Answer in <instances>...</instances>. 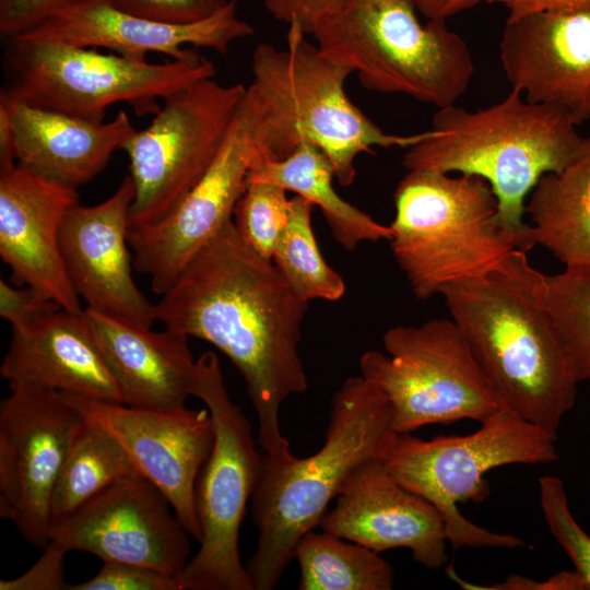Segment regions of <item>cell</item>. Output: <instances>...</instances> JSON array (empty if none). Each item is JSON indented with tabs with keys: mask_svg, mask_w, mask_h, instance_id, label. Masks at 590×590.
<instances>
[{
	"mask_svg": "<svg viewBox=\"0 0 590 590\" xmlns=\"http://www.w3.org/2000/svg\"><path fill=\"white\" fill-rule=\"evenodd\" d=\"M5 42L7 91L93 121H104L106 108L120 102L138 115H155L158 99L215 74L214 64L196 50L185 59L150 63L54 39L20 35Z\"/></svg>",
	"mask_w": 590,
	"mask_h": 590,
	"instance_id": "cell-9",
	"label": "cell"
},
{
	"mask_svg": "<svg viewBox=\"0 0 590 590\" xmlns=\"http://www.w3.org/2000/svg\"><path fill=\"white\" fill-rule=\"evenodd\" d=\"M393 201L388 241L417 299L482 276L520 250L499 219L496 194L480 176L408 170Z\"/></svg>",
	"mask_w": 590,
	"mask_h": 590,
	"instance_id": "cell-6",
	"label": "cell"
},
{
	"mask_svg": "<svg viewBox=\"0 0 590 590\" xmlns=\"http://www.w3.org/2000/svg\"><path fill=\"white\" fill-rule=\"evenodd\" d=\"M543 296L579 382H590V269L544 275Z\"/></svg>",
	"mask_w": 590,
	"mask_h": 590,
	"instance_id": "cell-30",
	"label": "cell"
},
{
	"mask_svg": "<svg viewBox=\"0 0 590 590\" xmlns=\"http://www.w3.org/2000/svg\"><path fill=\"white\" fill-rule=\"evenodd\" d=\"M446 573L451 580L467 590H587L583 580L575 570L560 571L544 581L512 575L500 583L487 587L463 580L452 567H448Z\"/></svg>",
	"mask_w": 590,
	"mask_h": 590,
	"instance_id": "cell-39",
	"label": "cell"
},
{
	"mask_svg": "<svg viewBox=\"0 0 590 590\" xmlns=\"http://www.w3.org/2000/svg\"><path fill=\"white\" fill-rule=\"evenodd\" d=\"M117 9L170 24H190L205 20L232 0H107Z\"/></svg>",
	"mask_w": 590,
	"mask_h": 590,
	"instance_id": "cell-34",
	"label": "cell"
},
{
	"mask_svg": "<svg viewBox=\"0 0 590 590\" xmlns=\"http://www.w3.org/2000/svg\"><path fill=\"white\" fill-rule=\"evenodd\" d=\"M248 86L259 107V153L280 161L303 144L318 148L330 161L339 184L356 176L355 161L374 148H410L425 139L385 132L349 98L344 85L353 70L333 59L306 34L290 26L286 48L259 44Z\"/></svg>",
	"mask_w": 590,
	"mask_h": 590,
	"instance_id": "cell-5",
	"label": "cell"
},
{
	"mask_svg": "<svg viewBox=\"0 0 590 590\" xmlns=\"http://www.w3.org/2000/svg\"><path fill=\"white\" fill-rule=\"evenodd\" d=\"M349 0H263L268 12L278 21L312 35L319 22L342 9Z\"/></svg>",
	"mask_w": 590,
	"mask_h": 590,
	"instance_id": "cell-38",
	"label": "cell"
},
{
	"mask_svg": "<svg viewBox=\"0 0 590 590\" xmlns=\"http://www.w3.org/2000/svg\"><path fill=\"white\" fill-rule=\"evenodd\" d=\"M281 186L247 179L234 211V225L244 243L261 257L272 260L287 224L291 198Z\"/></svg>",
	"mask_w": 590,
	"mask_h": 590,
	"instance_id": "cell-31",
	"label": "cell"
},
{
	"mask_svg": "<svg viewBox=\"0 0 590 590\" xmlns=\"http://www.w3.org/2000/svg\"><path fill=\"white\" fill-rule=\"evenodd\" d=\"M138 477L144 476L122 445L83 417L54 489L51 527L108 488Z\"/></svg>",
	"mask_w": 590,
	"mask_h": 590,
	"instance_id": "cell-27",
	"label": "cell"
},
{
	"mask_svg": "<svg viewBox=\"0 0 590 590\" xmlns=\"http://www.w3.org/2000/svg\"><path fill=\"white\" fill-rule=\"evenodd\" d=\"M37 562L23 575L13 579H2L0 590H69L64 579L63 563L68 553L57 542L50 540Z\"/></svg>",
	"mask_w": 590,
	"mask_h": 590,
	"instance_id": "cell-37",
	"label": "cell"
},
{
	"mask_svg": "<svg viewBox=\"0 0 590 590\" xmlns=\"http://www.w3.org/2000/svg\"><path fill=\"white\" fill-rule=\"evenodd\" d=\"M319 526L379 554L409 548L426 569H439L448 559L441 514L402 485L380 459L365 461L350 473Z\"/></svg>",
	"mask_w": 590,
	"mask_h": 590,
	"instance_id": "cell-19",
	"label": "cell"
},
{
	"mask_svg": "<svg viewBox=\"0 0 590 590\" xmlns=\"http://www.w3.org/2000/svg\"><path fill=\"white\" fill-rule=\"evenodd\" d=\"M84 316L122 403L150 409L185 406L196 367L187 335L165 327L155 332L90 308H84Z\"/></svg>",
	"mask_w": 590,
	"mask_h": 590,
	"instance_id": "cell-24",
	"label": "cell"
},
{
	"mask_svg": "<svg viewBox=\"0 0 590 590\" xmlns=\"http://www.w3.org/2000/svg\"><path fill=\"white\" fill-rule=\"evenodd\" d=\"M69 590H179L177 579L158 570L121 562H103L91 579Z\"/></svg>",
	"mask_w": 590,
	"mask_h": 590,
	"instance_id": "cell-33",
	"label": "cell"
},
{
	"mask_svg": "<svg viewBox=\"0 0 590 590\" xmlns=\"http://www.w3.org/2000/svg\"><path fill=\"white\" fill-rule=\"evenodd\" d=\"M499 59L511 88L528 101L577 125L590 119V7L508 16Z\"/></svg>",
	"mask_w": 590,
	"mask_h": 590,
	"instance_id": "cell-18",
	"label": "cell"
},
{
	"mask_svg": "<svg viewBox=\"0 0 590 590\" xmlns=\"http://www.w3.org/2000/svg\"><path fill=\"white\" fill-rule=\"evenodd\" d=\"M155 304L156 321L215 346L244 379L255 409L258 445L274 460L293 455L281 433L280 410L307 390L298 352L308 302L290 286L272 260L228 222L185 267Z\"/></svg>",
	"mask_w": 590,
	"mask_h": 590,
	"instance_id": "cell-1",
	"label": "cell"
},
{
	"mask_svg": "<svg viewBox=\"0 0 590 590\" xmlns=\"http://www.w3.org/2000/svg\"><path fill=\"white\" fill-rule=\"evenodd\" d=\"M245 93L241 84L201 80L165 97L125 143L135 189L130 226L155 222L181 201L216 156Z\"/></svg>",
	"mask_w": 590,
	"mask_h": 590,
	"instance_id": "cell-12",
	"label": "cell"
},
{
	"mask_svg": "<svg viewBox=\"0 0 590 590\" xmlns=\"http://www.w3.org/2000/svg\"><path fill=\"white\" fill-rule=\"evenodd\" d=\"M253 33V27L238 17L236 0L216 14L190 24L160 22L121 11L107 0H87L21 35L106 48L131 61L146 62L149 52L167 55L172 60L185 59L193 51L186 46L226 54L234 42Z\"/></svg>",
	"mask_w": 590,
	"mask_h": 590,
	"instance_id": "cell-21",
	"label": "cell"
},
{
	"mask_svg": "<svg viewBox=\"0 0 590 590\" xmlns=\"http://www.w3.org/2000/svg\"><path fill=\"white\" fill-rule=\"evenodd\" d=\"M544 273L515 250L488 273L442 292L504 408L556 440L580 384L544 302Z\"/></svg>",
	"mask_w": 590,
	"mask_h": 590,
	"instance_id": "cell-2",
	"label": "cell"
},
{
	"mask_svg": "<svg viewBox=\"0 0 590 590\" xmlns=\"http://www.w3.org/2000/svg\"><path fill=\"white\" fill-rule=\"evenodd\" d=\"M130 175L95 205L73 204L60 228V248L72 287L85 308L151 328L155 304L139 290L131 269L130 209L134 199Z\"/></svg>",
	"mask_w": 590,
	"mask_h": 590,
	"instance_id": "cell-17",
	"label": "cell"
},
{
	"mask_svg": "<svg viewBox=\"0 0 590 590\" xmlns=\"http://www.w3.org/2000/svg\"><path fill=\"white\" fill-rule=\"evenodd\" d=\"M82 420L58 391L11 390L0 403V517L42 548L50 541L54 489Z\"/></svg>",
	"mask_w": 590,
	"mask_h": 590,
	"instance_id": "cell-14",
	"label": "cell"
},
{
	"mask_svg": "<svg viewBox=\"0 0 590 590\" xmlns=\"http://www.w3.org/2000/svg\"><path fill=\"white\" fill-rule=\"evenodd\" d=\"M526 214L534 246L565 267L590 269V134L566 166L541 177Z\"/></svg>",
	"mask_w": 590,
	"mask_h": 590,
	"instance_id": "cell-25",
	"label": "cell"
},
{
	"mask_svg": "<svg viewBox=\"0 0 590 590\" xmlns=\"http://www.w3.org/2000/svg\"><path fill=\"white\" fill-rule=\"evenodd\" d=\"M299 590H390L393 568L379 553L326 531L305 533L293 552Z\"/></svg>",
	"mask_w": 590,
	"mask_h": 590,
	"instance_id": "cell-28",
	"label": "cell"
},
{
	"mask_svg": "<svg viewBox=\"0 0 590 590\" xmlns=\"http://www.w3.org/2000/svg\"><path fill=\"white\" fill-rule=\"evenodd\" d=\"M398 433L385 394L362 375L343 381L331 400L322 447L305 458L261 453L251 495L258 541L246 564L255 590H272L297 541L320 524L350 473L382 458Z\"/></svg>",
	"mask_w": 590,
	"mask_h": 590,
	"instance_id": "cell-3",
	"label": "cell"
},
{
	"mask_svg": "<svg viewBox=\"0 0 590 590\" xmlns=\"http://www.w3.org/2000/svg\"><path fill=\"white\" fill-rule=\"evenodd\" d=\"M191 535L164 494L145 477L115 485L55 522L50 540L102 562L149 567L177 578Z\"/></svg>",
	"mask_w": 590,
	"mask_h": 590,
	"instance_id": "cell-16",
	"label": "cell"
},
{
	"mask_svg": "<svg viewBox=\"0 0 590 590\" xmlns=\"http://www.w3.org/2000/svg\"><path fill=\"white\" fill-rule=\"evenodd\" d=\"M382 344L386 353L361 356L359 370L387 398L398 434L461 420L481 423L500 408L452 319L392 327Z\"/></svg>",
	"mask_w": 590,
	"mask_h": 590,
	"instance_id": "cell-11",
	"label": "cell"
},
{
	"mask_svg": "<svg viewBox=\"0 0 590 590\" xmlns=\"http://www.w3.org/2000/svg\"><path fill=\"white\" fill-rule=\"evenodd\" d=\"M79 202L76 188L37 176L19 165L0 170V256L17 285L28 286L62 309L82 312L66 272L60 228Z\"/></svg>",
	"mask_w": 590,
	"mask_h": 590,
	"instance_id": "cell-20",
	"label": "cell"
},
{
	"mask_svg": "<svg viewBox=\"0 0 590 590\" xmlns=\"http://www.w3.org/2000/svg\"><path fill=\"white\" fill-rule=\"evenodd\" d=\"M418 12L427 19L448 17L474 7L481 0H414Z\"/></svg>",
	"mask_w": 590,
	"mask_h": 590,
	"instance_id": "cell-41",
	"label": "cell"
},
{
	"mask_svg": "<svg viewBox=\"0 0 590 590\" xmlns=\"http://www.w3.org/2000/svg\"><path fill=\"white\" fill-rule=\"evenodd\" d=\"M541 509L551 534L570 558L574 570L590 590V536L575 520L562 479H539Z\"/></svg>",
	"mask_w": 590,
	"mask_h": 590,
	"instance_id": "cell-32",
	"label": "cell"
},
{
	"mask_svg": "<svg viewBox=\"0 0 590 590\" xmlns=\"http://www.w3.org/2000/svg\"><path fill=\"white\" fill-rule=\"evenodd\" d=\"M314 206L302 196L291 198L288 221L274 249L272 262L304 300L334 302L344 295L345 283L326 262L318 247L311 223Z\"/></svg>",
	"mask_w": 590,
	"mask_h": 590,
	"instance_id": "cell-29",
	"label": "cell"
},
{
	"mask_svg": "<svg viewBox=\"0 0 590 590\" xmlns=\"http://www.w3.org/2000/svg\"><path fill=\"white\" fill-rule=\"evenodd\" d=\"M191 396L209 410L212 450L194 487L200 547L177 576L179 590H255L239 554V529L261 461L252 427L229 398L212 351L196 359Z\"/></svg>",
	"mask_w": 590,
	"mask_h": 590,
	"instance_id": "cell-10",
	"label": "cell"
},
{
	"mask_svg": "<svg viewBox=\"0 0 590 590\" xmlns=\"http://www.w3.org/2000/svg\"><path fill=\"white\" fill-rule=\"evenodd\" d=\"M84 1L87 0H0V33L4 39L19 36Z\"/></svg>",
	"mask_w": 590,
	"mask_h": 590,
	"instance_id": "cell-36",
	"label": "cell"
},
{
	"mask_svg": "<svg viewBox=\"0 0 590 590\" xmlns=\"http://www.w3.org/2000/svg\"><path fill=\"white\" fill-rule=\"evenodd\" d=\"M503 5L508 16H518L534 11L570 10L590 7V0H486Z\"/></svg>",
	"mask_w": 590,
	"mask_h": 590,
	"instance_id": "cell-40",
	"label": "cell"
},
{
	"mask_svg": "<svg viewBox=\"0 0 590 590\" xmlns=\"http://www.w3.org/2000/svg\"><path fill=\"white\" fill-rule=\"evenodd\" d=\"M414 0H349L323 17L317 46L374 92L437 108L456 104L474 74L471 51L442 19L422 24Z\"/></svg>",
	"mask_w": 590,
	"mask_h": 590,
	"instance_id": "cell-7",
	"label": "cell"
},
{
	"mask_svg": "<svg viewBox=\"0 0 590 590\" xmlns=\"http://www.w3.org/2000/svg\"><path fill=\"white\" fill-rule=\"evenodd\" d=\"M464 436L421 439L398 434L381 462L406 488L424 497L441 514L448 542L460 547L526 546L509 533H496L468 520L460 503L482 502L489 494L485 473L508 464H551L559 460L548 433L499 408Z\"/></svg>",
	"mask_w": 590,
	"mask_h": 590,
	"instance_id": "cell-8",
	"label": "cell"
},
{
	"mask_svg": "<svg viewBox=\"0 0 590 590\" xmlns=\"http://www.w3.org/2000/svg\"><path fill=\"white\" fill-rule=\"evenodd\" d=\"M0 111L10 127L16 165L72 188L99 174L137 131L125 111L107 122L93 121L35 106L5 88Z\"/></svg>",
	"mask_w": 590,
	"mask_h": 590,
	"instance_id": "cell-22",
	"label": "cell"
},
{
	"mask_svg": "<svg viewBox=\"0 0 590 590\" xmlns=\"http://www.w3.org/2000/svg\"><path fill=\"white\" fill-rule=\"evenodd\" d=\"M11 331L0 366L10 390H51L122 403L84 310L59 309L30 327Z\"/></svg>",
	"mask_w": 590,
	"mask_h": 590,
	"instance_id": "cell-23",
	"label": "cell"
},
{
	"mask_svg": "<svg viewBox=\"0 0 590 590\" xmlns=\"http://www.w3.org/2000/svg\"><path fill=\"white\" fill-rule=\"evenodd\" d=\"M334 170L316 146L303 144L287 157L274 161L260 153L255 157L249 180L281 186L318 205L334 239L346 250L361 243L389 240L391 228L342 199L333 187Z\"/></svg>",
	"mask_w": 590,
	"mask_h": 590,
	"instance_id": "cell-26",
	"label": "cell"
},
{
	"mask_svg": "<svg viewBox=\"0 0 590 590\" xmlns=\"http://www.w3.org/2000/svg\"><path fill=\"white\" fill-rule=\"evenodd\" d=\"M59 309L55 300L28 286L20 288L0 280V316L11 330L30 327Z\"/></svg>",
	"mask_w": 590,
	"mask_h": 590,
	"instance_id": "cell-35",
	"label": "cell"
},
{
	"mask_svg": "<svg viewBox=\"0 0 590 590\" xmlns=\"http://www.w3.org/2000/svg\"><path fill=\"white\" fill-rule=\"evenodd\" d=\"M260 113L248 87L211 165L160 220L130 226L133 268L163 295L191 259L231 221L259 153Z\"/></svg>",
	"mask_w": 590,
	"mask_h": 590,
	"instance_id": "cell-13",
	"label": "cell"
},
{
	"mask_svg": "<svg viewBox=\"0 0 590 590\" xmlns=\"http://www.w3.org/2000/svg\"><path fill=\"white\" fill-rule=\"evenodd\" d=\"M62 393L85 420L122 445L141 474L164 494L182 526L200 542L194 487L214 442L209 410L139 408Z\"/></svg>",
	"mask_w": 590,
	"mask_h": 590,
	"instance_id": "cell-15",
	"label": "cell"
},
{
	"mask_svg": "<svg viewBox=\"0 0 590 590\" xmlns=\"http://www.w3.org/2000/svg\"><path fill=\"white\" fill-rule=\"evenodd\" d=\"M563 110L528 101L512 90L502 101L476 110L456 104L437 108L428 135L408 148V170L429 169L484 178L499 205V219L519 249L534 247L524 222L528 197L548 173L566 166L583 137Z\"/></svg>",
	"mask_w": 590,
	"mask_h": 590,
	"instance_id": "cell-4",
	"label": "cell"
}]
</instances>
